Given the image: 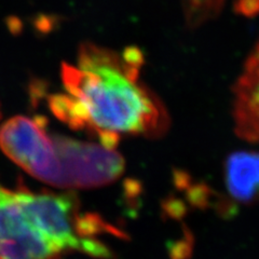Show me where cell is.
<instances>
[{
    "label": "cell",
    "mask_w": 259,
    "mask_h": 259,
    "mask_svg": "<svg viewBox=\"0 0 259 259\" xmlns=\"http://www.w3.org/2000/svg\"><path fill=\"white\" fill-rule=\"evenodd\" d=\"M143 61L135 48L117 52L94 44L81 45L77 63L63 64L64 93L50 96V109L70 127L85 130L112 149L122 136L163 135L168 116L142 82Z\"/></svg>",
    "instance_id": "obj_1"
},
{
    "label": "cell",
    "mask_w": 259,
    "mask_h": 259,
    "mask_svg": "<svg viewBox=\"0 0 259 259\" xmlns=\"http://www.w3.org/2000/svg\"><path fill=\"white\" fill-rule=\"evenodd\" d=\"M81 210L70 193L32 192L0 185V259H63L68 253L110 258L104 234H119Z\"/></svg>",
    "instance_id": "obj_2"
},
{
    "label": "cell",
    "mask_w": 259,
    "mask_h": 259,
    "mask_svg": "<svg viewBox=\"0 0 259 259\" xmlns=\"http://www.w3.org/2000/svg\"><path fill=\"white\" fill-rule=\"evenodd\" d=\"M0 148L28 174L54 187H100L124 171V160L115 149L49 133L39 117L8 120L0 126Z\"/></svg>",
    "instance_id": "obj_3"
},
{
    "label": "cell",
    "mask_w": 259,
    "mask_h": 259,
    "mask_svg": "<svg viewBox=\"0 0 259 259\" xmlns=\"http://www.w3.org/2000/svg\"><path fill=\"white\" fill-rule=\"evenodd\" d=\"M233 120L240 137L259 144V41L250 51L233 88Z\"/></svg>",
    "instance_id": "obj_4"
},
{
    "label": "cell",
    "mask_w": 259,
    "mask_h": 259,
    "mask_svg": "<svg viewBox=\"0 0 259 259\" xmlns=\"http://www.w3.org/2000/svg\"><path fill=\"white\" fill-rule=\"evenodd\" d=\"M225 183L230 198L239 203L259 200V152L240 151L226 161Z\"/></svg>",
    "instance_id": "obj_5"
},
{
    "label": "cell",
    "mask_w": 259,
    "mask_h": 259,
    "mask_svg": "<svg viewBox=\"0 0 259 259\" xmlns=\"http://www.w3.org/2000/svg\"><path fill=\"white\" fill-rule=\"evenodd\" d=\"M185 20L190 27H197L220 14L226 0H181Z\"/></svg>",
    "instance_id": "obj_6"
},
{
    "label": "cell",
    "mask_w": 259,
    "mask_h": 259,
    "mask_svg": "<svg viewBox=\"0 0 259 259\" xmlns=\"http://www.w3.org/2000/svg\"><path fill=\"white\" fill-rule=\"evenodd\" d=\"M236 5L243 14L253 15L259 12V0H237Z\"/></svg>",
    "instance_id": "obj_7"
},
{
    "label": "cell",
    "mask_w": 259,
    "mask_h": 259,
    "mask_svg": "<svg viewBox=\"0 0 259 259\" xmlns=\"http://www.w3.org/2000/svg\"><path fill=\"white\" fill-rule=\"evenodd\" d=\"M0 117H2V112H0Z\"/></svg>",
    "instance_id": "obj_8"
}]
</instances>
